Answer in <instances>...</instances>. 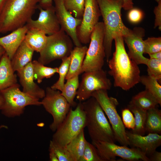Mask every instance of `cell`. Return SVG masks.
Masks as SVG:
<instances>
[{"instance_id": "obj_9", "label": "cell", "mask_w": 161, "mask_h": 161, "mask_svg": "<svg viewBox=\"0 0 161 161\" xmlns=\"http://www.w3.org/2000/svg\"><path fill=\"white\" fill-rule=\"evenodd\" d=\"M104 32L103 22H98L90 37V44L82 66V73L102 69L106 58L103 44Z\"/></svg>"}, {"instance_id": "obj_31", "label": "cell", "mask_w": 161, "mask_h": 161, "mask_svg": "<svg viewBox=\"0 0 161 161\" xmlns=\"http://www.w3.org/2000/svg\"><path fill=\"white\" fill-rule=\"evenodd\" d=\"M70 55L62 59V63L58 68V73L59 75L57 81L51 87L53 89L61 92L63 90L65 83V80L69 69L71 61Z\"/></svg>"}, {"instance_id": "obj_10", "label": "cell", "mask_w": 161, "mask_h": 161, "mask_svg": "<svg viewBox=\"0 0 161 161\" xmlns=\"http://www.w3.org/2000/svg\"><path fill=\"white\" fill-rule=\"evenodd\" d=\"M103 161H116V157L129 161H149L145 154L139 148L102 141H92Z\"/></svg>"}, {"instance_id": "obj_46", "label": "cell", "mask_w": 161, "mask_h": 161, "mask_svg": "<svg viewBox=\"0 0 161 161\" xmlns=\"http://www.w3.org/2000/svg\"><path fill=\"white\" fill-rule=\"evenodd\" d=\"M5 53V51L4 49L0 45V60L3 55Z\"/></svg>"}, {"instance_id": "obj_15", "label": "cell", "mask_w": 161, "mask_h": 161, "mask_svg": "<svg viewBox=\"0 0 161 161\" xmlns=\"http://www.w3.org/2000/svg\"><path fill=\"white\" fill-rule=\"evenodd\" d=\"M145 35L144 30L142 27H135L130 33L123 37L127 44L129 51L128 54L130 58L137 65H146L149 58L143 55L144 40Z\"/></svg>"}, {"instance_id": "obj_41", "label": "cell", "mask_w": 161, "mask_h": 161, "mask_svg": "<svg viewBox=\"0 0 161 161\" xmlns=\"http://www.w3.org/2000/svg\"><path fill=\"white\" fill-rule=\"evenodd\" d=\"M148 157L149 161H161V152L156 151Z\"/></svg>"}, {"instance_id": "obj_45", "label": "cell", "mask_w": 161, "mask_h": 161, "mask_svg": "<svg viewBox=\"0 0 161 161\" xmlns=\"http://www.w3.org/2000/svg\"><path fill=\"white\" fill-rule=\"evenodd\" d=\"M8 0H0V13Z\"/></svg>"}, {"instance_id": "obj_42", "label": "cell", "mask_w": 161, "mask_h": 161, "mask_svg": "<svg viewBox=\"0 0 161 161\" xmlns=\"http://www.w3.org/2000/svg\"><path fill=\"white\" fill-rule=\"evenodd\" d=\"M123 8L125 10H129L133 8L134 3L132 0H123Z\"/></svg>"}, {"instance_id": "obj_27", "label": "cell", "mask_w": 161, "mask_h": 161, "mask_svg": "<svg viewBox=\"0 0 161 161\" xmlns=\"http://www.w3.org/2000/svg\"><path fill=\"white\" fill-rule=\"evenodd\" d=\"M79 75L75 76L67 80L64 83L61 95L67 100L71 107H75L77 104L74 101L79 85Z\"/></svg>"}, {"instance_id": "obj_3", "label": "cell", "mask_w": 161, "mask_h": 161, "mask_svg": "<svg viewBox=\"0 0 161 161\" xmlns=\"http://www.w3.org/2000/svg\"><path fill=\"white\" fill-rule=\"evenodd\" d=\"M41 0H8L0 13V34L25 25L32 18Z\"/></svg>"}, {"instance_id": "obj_39", "label": "cell", "mask_w": 161, "mask_h": 161, "mask_svg": "<svg viewBox=\"0 0 161 161\" xmlns=\"http://www.w3.org/2000/svg\"><path fill=\"white\" fill-rule=\"evenodd\" d=\"M157 5L154 10V13L155 16L154 24V28L158 27L159 30H161V0H156Z\"/></svg>"}, {"instance_id": "obj_4", "label": "cell", "mask_w": 161, "mask_h": 161, "mask_svg": "<svg viewBox=\"0 0 161 161\" xmlns=\"http://www.w3.org/2000/svg\"><path fill=\"white\" fill-rule=\"evenodd\" d=\"M86 126L92 141H116L111 126L96 100L92 97L82 102Z\"/></svg>"}, {"instance_id": "obj_34", "label": "cell", "mask_w": 161, "mask_h": 161, "mask_svg": "<svg viewBox=\"0 0 161 161\" xmlns=\"http://www.w3.org/2000/svg\"><path fill=\"white\" fill-rule=\"evenodd\" d=\"M144 53L149 55L161 51V37H148L144 40Z\"/></svg>"}, {"instance_id": "obj_1", "label": "cell", "mask_w": 161, "mask_h": 161, "mask_svg": "<svg viewBox=\"0 0 161 161\" xmlns=\"http://www.w3.org/2000/svg\"><path fill=\"white\" fill-rule=\"evenodd\" d=\"M115 49L112 58L107 62L109 74L114 80V85L128 91L140 82L139 68L126 52L123 37L117 36L114 38Z\"/></svg>"}, {"instance_id": "obj_7", "label": "cell", "mask_w": 161, "mask_h": 161, "mask_svg": "<svg viewBox=\"0 0 161 161\" xmlns=\"http://www.w3.org/2000/svg\"><path fill=\"white\" fill-rule=\"evenodd\" d=\"M91 97H94L107 115L113 130L116 141L121 145H129L126 131L117 108L118 102L115 98L109 97L107 90L101 89L93 92Z\"/></svg>"}, {"instance_id": "obj_8", "label": "cell", "mask_w": 161, "mask_h": 161, "mask_svg": "<svg viewBox=\"0 0 161 161\" xmlns=\"http://www.w3.org/2000/svg\"><path fill=\"white\" fill-rule=\"evenodd\" d=\"M73 44L70 37L61 29L57 32L47 36L38 61L45 65L55 60H62L70 55Z\"/></svg>"}, {"instance_id": "obj_43", "label": "cell", "mask_w": 161, "mask_h": 161, "mask_svg": "<svg viewBox=\"0 0 161 161\" xmlns=\"http://www.w3.org/2000/svg\"><path fill=\"white\" fill-rule=\"evenodd\" d=\"M49 158L50 161H59L54 152L50 148H49Z\"/></svg>"}, {"instance_id": "obj_6", "label": "cell", "mask_w": 161, "mask_h": 161, "mask_svg": "<svg viewBox=\"0 0 161 161\" xmlns=\"http://www.w3.org/2000/svg\"><path fill=\"white\" fill-rule=\"evenodd\" d=\"M19 87V84L17 83L0 91L3 100L0 110L7 117L20 116L27 106L41 105L39 99L21 91Z\"/></svg>"}, {"instance_id": "obj_16", "label": "cell", "mask_w": 161, "mask_h": 161, "mask_svg": "<svg viewBox=\"0 0 161 161\" xmlns=\"http://www.w3.org/2000/svg\"><path fill=\"white\" fill-rule=\"evenodd\" d=\"M40 11L36 20L30 19L26 25L28 28H35L43 31L46 35H50L59 31L61 27L56 16L54 6L46 9L38 7Z\"/></svg>"}, {"instance_id": "obj_38", "label": "cell", "mask_w": 161, "mask_h": 161, "mask_svg": "<svg viewBox=\"0 0 161 161\" xmlns=\"http://www.w3.org/2000/svg\"><path fill=\"white\" fill-rule=\"evenodd\" d=\"M143 17V13L140 9L134 8L130 9L128 14L129 20L131 22L136 23L141 21Z\"/></svg>"}, {"instance_id": "obj_35", "label": "cell", "mask_w": 161, "mask_h": 161, "mask_svg": "<svg viewBox=\"0 0 161 161\" xmlns=\"http://www.w3.org/2000/svg\"><path fill=\"white\" fill-rule=\"evenodd\" d=\"M148 75L157 80L161 79V59L149 58L146 65Z\"/></svg>"}, {"instance_id": "obj_44", "label": "cell", "mask_w": 161, "mask_h": 161, "mask_svg": "<svg viewBox=\"0 0 161 161\" xmlns=\"http://www.w3.org/2000/svg\"><path fill=\"white\" fill-rule=\"evenodd\" d=\"M150 58L161 59V51L149 55Z\"/></svg>"}, {"instance_id": "obj_12", "label": "cell", "mask_w": 161, "mask_h": 161, "mask_svg": "<svg viewBox=\"0 0 161 161\" xmlns=\"http://www.w3.org/2000/svg\"><path fill=\"white\" fill-rule=\"evenodd\" d=\"M111 86V80L102 69L84 72L77 91L76 98L79 102H83L91 97L94 92L101 89L108 90Z\"/></svg>"}, {"instance_id": "obj_17", "label": "cell", "mask_w": 161, "mask_h": 161, "mask_svg": "<svg viewBox=\"0 0 161 161\" xmlns=\"http://www.w3.org/2000/svg\"><path fill=\"white\" fill-rule=\"evenodd\" d=\"M129 145L139 148L148 157L161 145V135L154 133H148L142 135L126 131Z\"/></svg>"}, {"instance_id": "obj_22", "label": "cell", "mask_w": 161, "mask_h": 161, "mask_svg": "<svg viewBox=\"0 0 161 161\" xmlns=\"http://www.w3.org/2000/svg\"><path fill=\"white\" fill-rule=\"evenodd\" d=\"M34 52L24 41L11 60L14 71H18L32 62Z\"/></svg>"}, {"instance_id": "obj_14", "label": "cell", "mask_w": 161, "mask_h": 161, "mask_svg": "<svg viewBox=\"0 0 161 161\" xmlns=\"http://www.w3.org/2000/svg\"><path fill=\"white\" fill-rule=\"evenodd\" d=\"M53 1L61 29L70 37L75 46H82L77 33V28L80 24L82 19L75 18L67 10L64 5L63 0Z\"/></svg>"}, {"instance_id": "obj_30", "label": "cell", "mask_w": 161, "mask_h": 161, "mask_svg": "<svg viewBox=\"0 0 161 161\" xmlns=\"http://www.w3.org/2000/svg\"><path fill=\"white\" fill-rule=\"evenodd\" d=\"M158 80L148 76H140V82L145 86V89L152 94L157 100L159 104L161 105V86Z\"/></svg>"}, {"instance_id": "obj_36", "label": "cell", "mask_w": 161, "mask_h": 161, "mask_svg": "<svg viewBox=\"0 0 161 161\" xmlns=\"http://www.w3.org/2000/svg\"><path fill=\"white\" fill-rule=\"evenodd\" d=\"M49 148L54 152L59 161H73L66 146H61L51 140Z\"/></svg>"}, {"instance_id": "obj_24", "label": "cell", "mask_w": 161, "mask_h": 161, "mask_svg": "<svg viewBox=\"0 0 161 161\" xmlns=\"http://www.w3.org/2000/svg\"><path fill=\"white\" fill-rule=\"evenodd\" d=\"M86 140L83 129L66 145L73 161H79L83 155Z\"/></svg>"}, {"instance_id": "obj_40", "label": "cell", "mask_w": 161, "mask_h": 161, "mask_svg": "<svg viewBox=\"0 0 161 161\" xmlns=\"http://www.w3.org/2000/svg\"><path fill=\"white\" fill-rule=\"evenodd\" d=\"M53 0H41L38 7L46 9L53 5Z\"/></svg>"}, {"instance_id": "obj_37", "label": "cell", "mask_w": 161, "mask_h": 161, "mask_svg": "<svg viewBox=\"0 0 161 161\" xmlns=\"http://www.w3.org/2000/svg\"><path fill=\"white\" fill-rule=\"evenodd\" d=\"M122 121L125 127L129 129L134 130L135 127V122L134 115L128 108L123 109L121 112Z\"/></svg>"}, {"instance_id": "obj_25", "label": "cell", "mask_w": 161, "mask_h": 161, "mask_svg": "<svg viewBox=\"0 0 161 161\" xmlns=\"http://www.w3.org/2000/svg\"><path fill=\"white\" fill-rule=\"evenodd\" d=\"M145 129L147 133L161 134V110L156 107L147 111Z\"/></svg>"}, {"instance_id": "obj_47", "label": "cell", "mask_w": 161, "mask_h": 161, "mask_svg": "<svg viewBox=\"0 0 161 161\" xmlns=\"http://www.w3.org/2000/svg\"><path fill=\"white\" fill-rule=\"evenodd\" d=\"M4 128L5 129H7V126L4 125H1L0 126V130L2 128Z\"/></svg>"}, {"instance_id": "obj_28", "label": "cell", "mask_w": 161, "mask_h": 161, "mask_svg": "<svg viewBox=\"0 0 161 161\" xmlns=\"http://www.w3.org/2000/svg\"><path fill=\"white\" fill-rule=\"evenodd\" d=\"M128 108L133 113L135 122V127L132 132L142 135L145 133V125L146 118V111L143 110L134 105L129 103Z\"/></svg>"}, {"instance_id": "obj_2", "label": "cell", "mask_w": 161, "mask_h": 161, "mask_svg": "<svg viewBox=\"0 0 161 161\" xmlns=\"http://www.w3.org/2000/svg\"><path fill=\"white\" fill-rule=\"evenodd\" d=\"M104 28V46L106 61L112 55V43L117 36L123 37L129 34L131 30L124 24L121 18L123 0H96Z\"/></svg>"}, {"instance_id": "obj_11", "label": "cell", "mask_w": 161, "mask_h": 161, "mask_svg": "<svg viewBox=\"0 0 161 161\" xmlns=\"http://www.w3.org/2000/svg\"><path fill=\"white\" fill-rule=\"evenodd\" d=\"M43 99L41 105L53 118L49 128L55 131L65 119L71 106L60 91L51 87L46 88L45 95Z\"/></svg>"}, {"instance_id": "obj_18", "label": "cell", "mask_w": 161, "mask_h": 161, "mask_svg": "<svg viewBox=\"0 0 161 161\" xmlns=\"http://www.w3.org/2000/svg\"><path fill=\"white\" fill-rule=\"evenodd\" d=\"M17 72L23 92L39 99L45 97V91L34 82L32 62Z\"/></svg>"}, {"instance_id": "obj_5", "label": "cell", "mask_w": 161, "mask_h": 161, "mask_svg": "<svg viewBox=\"0 0 161 161\" xmlns=\"http://www.w3.org/2000/svg\"><path fill=\"white\" fill-rule=\"evenodd\" d=\"M86 126V116L82 102H79L76 108H71L66 117L55 131L52 141L65 146L77 136Z\"/></svg>"}, {"instance_id": "obj_23", "label": "cell", "mask_w": 161, "mask_h": 161, "mask_svg": "<svg viewBox=\"0 0 161 161\" xmlns=\"http://www.w3.org/2000/svg\"><path fill=\"white\" fill-rule=\"evenodd\" d=\"M47 36L41 30L31 27L28 28L24 41L34 51L40 52L44 47Z\"/></svg>"}, {"instance_id": "obj_13", "label": "cell", "mask_w": 161, "mask_h": 161, "mask_svg": "<svg viewBox=\"0 0 161 161\" xmlns=\"http://www.w3.org/2000/svg\"><path fill=\"white\" fill-rule=\"evenodd\" d=\"M100 16L97 0H85L81 22L77 29V36L81 44L89 43L92 33Z\"/></svg>"}, {"instance_id": "obj_32", "label": "cell", "mask_w": 161, "mask_h": 161, "mask_svg": "<svg viewBox=\"0 0 161 161\" xmlns=\"http://www.w3.org/2000/svg\"><path fill=\"white\" fill-rule=\"evenodd\" d=\"M66 9L75 18L82 19L85 0H63Z\"/></svg>"}, {"instance_id": "obj_29", "label": "cell", "mask_w": 161, "mask_h": 161, "mask_svg": "<svg viewBox=\"0 0 161 161\" xmlns=\"http://www.w3.org/2000/svg\"><path fill=\"white\" fill-rule=\"evenodd\" d=\"M34 79L36 80L38 83H41L43 80L51 77L55 73H58L57 67L52 68L45 66L38 61H32Z\"/></svg>"}, {"instance_id": "obj_48", "label": "cell", "mask_w": 161, "mask_h": 161, "mask_svg": "<svg viewBox=\"0 0 161 161\" xmlns=\"http://www.w3.org/2000/svg\"><path fill=\"white\" fill-rule=\"evenodd\" d=\"M2 98L0 95V107L1 106L2 103Z\"/></svg>"}, {"instance_id": "obj_21", "label": "cell", "mask_w": 161, "mask_h": 161, "mask_svg": "<svg viewBox=\"0 0 161 161\" xmlns=\"http://www.w3.org/2000/svg\"><path fill=\"white\" fill-rule=\"evenodd\" d=\"M87 49L85 46H75L73 49L70 55L71 61L66 80L82 73V66Z\"/></svg>"}, {"instance_id": "obj_26", "label": "cell", "mask_w": 161, "mask_h": 161, "mask_svg": "<svg viewBox=\"0 0 161 161\" xmlns=\"http://www.w3.org/2000/svg\"><path fill=\"white\" fill-rule=\"evenodd\" d=\"M129 103L146 111L159 104L156 99L146 89L134 96Z\"/></svg>"}, {"instance_id": "obj_20", "label": "cell", "mask_w": 161, "mask_h": 161, "mask_svg": "<svg viewBox=\"0 0 161 161\" xmlns=\"http://www.w3.org/2000/svg\"><path fill=\"white\" fill-rule=\"evenodd\" d=\"M17 83L11 60L5 53L0 60V91Z\"/></svg>"}, {"instance_id": "obj_33", "label": "cell", "mask_w": 161, "mask_h": 161, "mask_svg": "<svg viewBox=\"0 0 161 161\" xmlns=\"http://www.w3.org/2000/svg\"><path fill=\"white\" fill-rule=\"evenodd\" d=\"M79 161H103L95 146L87 140L83 155Z\"/></svg>"}, {"instance_id": "obj_19", "label": "cell", "mask_w": 161, "mask_h": 161, "mask_svg": "<svg viewBox=\"0 0 161 161\" xmlns=\"http://www.w3.org/2000/svg\"><path fill=\"white\" fill-rule=\"evenodd\" d=\"M28 28L25 25L0 37V45L11 60L16 50L24 40Z\"/></svg>"}]
</instances>
